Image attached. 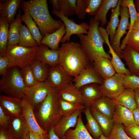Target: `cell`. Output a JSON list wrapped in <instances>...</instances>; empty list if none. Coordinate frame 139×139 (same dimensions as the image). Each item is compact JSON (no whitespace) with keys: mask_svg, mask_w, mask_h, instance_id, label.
<instances>
[{"mask_svg":"<svg viewBox=\"0 0 139 139\" xmlns=\"http://www.w3.org/2000/svg\"><path fill=\"white\" fill-rule=\"evenodd\" d=\"M52 12L59 18L63 22L66 28V32L62 39L60 42L63 44L69 42L71 36L73 34L77 35L85 34H87L89 25L84 22L77 24L72 19H69L65 16L60 11L53 10Z\"/></svg>","mask_w":139,"mask_h":139,"instance_id":"obj_8","label":"cell"},{"mask_svg":"<svg viewBox=\"0 0 139 139\" xmlns=\"http://www.w3.org/2000/svg\"><path fill=\"white\" fill-rule=\"evenodd\" d=\"M134 90L136 101L137 107L139 108V88L135 89Z\"/></svg>","mask_w":139,"mask_h":139,"instance_id":"obj_56","label":"cell"},{"mask_svg":"<svg viewBox=\"0 0 139 139\" xmlns=\"http://www.w3.org/2000/svg\"><path fill=\"white\" fill-rule=\"evenodd\" d=\"M86 11L90 15H95L100 7L103 0H84Z\"/></svg>","mask_w":139,"mask_h":139,"instance_id":"obj_44","label":"cell"},{"mask_svg":"<svg viewBox=\"0 0 139 139\" xmlns=\"http://www.w3.org/2000/svg\"><path fill=\"white\" fill-rule=\"evenodd\" d=\"M58 104L60 113L62 116L72 115L80 109H84L83 105L71 103L62 99L59 97Z\"/></svg>","mask_w":139,"mask_h":139,"instance_id":"obj_36","label":"cell"},{"mask_svg":"<svg viewBox=\"0 0 139 139\" xmlns=\"http://www.w3.org/2000/svg\"><path fill=\"white\" fill-rule=\"evenodd\" d=\"M127 135L132 139H139V127L136 125L124 127Z\"/></svg>","mask_w":139,"mask_h":139,"instance_id":"obj_48","label":"cell"},{"mask_svg":"<svg viewBox=\"0 0 139 139\" xmlns=\"http://www.w3.org/2000/svg\"><path fill=\"white\" fill-rule=\"evenodd\" d=\"M22 115L28 124L29 131L46 137L48 133L39 126L36 119L33 107L29 101L26 98L22 99Z\"/></svg>","mask_w":139,"mask_h":139,"instance_id":"obj_13","label":"cell"},{"mask_svg":"<svg viewBox=\"0 0 139 139\" xmlns=\"http://www.w3.org/2000/svg\"><path fill=\"white\" fill-rule=\"evenodd\" d=\"M132 112L135 124L139 127V108L137 107Z\"/></svg>","mask_w":139,"mask_h":139,"instance_id":"obj_51","label":"cell"},{"mask_svg":"<svg viewBox=\"0 0 139 139\" xmlns=\"http://www.w3.org/2000/svg\"><path fill=\"white\" fill-rule=\"evenodd\" d=\"M22 76L26 86H32L38 83L30 65H27L21 68Z\"/></svg>","mask_w":139,"mask_h":139,"instance_id":"obj_41","label":"cell"},{"mask_svg":"<svg viewBox=\"0 0 139 139\" xmlns=\"http://www.w3.org/2000/svg\"><path fill=\"white\" fill-rule=\"evenodd\" d=\"M91 112L95 118L103 134L108 136L114 125L112 118H109L90 107Z\"/></svg>","mask_w":139,"mask_h":139,"instance_id":"obj_32","label":"cell"},{"mask_svg":"<svg viewBox=\"0 0 139 139\" xmlns=\"http://www.w3.org/2000/svg\"><path fill=\"white\" fill-rule=\"evenodd\" d=\"M73 79L58 65L49 67L47 80L52 88L59 91L72 82Z\"/></svg>","mask_w":139,"mask_h":139,"instance_id":"obj_9","label":"cell"},{"mask_svg":"<svg viewBox=\"0 0 139 139\" xmlns=\"http://www.w3.org/2000/svg\"><path fill=\"white\" fill-rule=\"evenodd\" d=\"M121 54L122 58L126 62L131 75L139 76V53L126 45Z\"/></svg>","mask_w":139,"mask_h":139,"instance_id":"obj_20","label":"cell"},{"mask_svg":"<svg viewBox=\"0 0 139 139\" xmlns=\"http://www.w3.org/2000/svg\"><path fill=\"white\" fill-rule=\"evenodd\" d=\"M58 50L59 65L73 77L89 65L88 57L80 44L77 42L71 41L63 44Z\"/></svg>","mask_w":139,"mask_h":139,"instance_id":"obj_1","label":"cell"},{"mask_svg":"<svg viewBox=\"0 0 139 139\" xmlns=\"http://www.w3.org/2000/svg\"><path fill=\"white\" fill-rule=\"evenodd\" d=\"M75 14L80 19H83L87 13L84 0H77Z\"/></svg>","mask_w":139,"mask_h":139,"instance_id":"obj_46","label":"cell"},{"mask_svg":"<svg viewBox=\"0 0 139 139\" xmlns=\"http://www.w3.org/2000/svg\"><path fill=\"white\" fill-rule=\"evenodd\" d=\"M120 19L116 30L113 41L110 44L114 51L120 58H122L120 48L121 38L124 34H127L126 30H129L130 22L129 19L130 15L128 8L126 7L120 6Z\"/></svg>","mask_w":139,"mask_h":139,"instance_id":"obj_11","label":"cell"},{"mask_svg":"<svg viewBox=\"0 0 139 139\" xmlns=\"http://www.w3.org/2000/svg\"><path fill=\"white\" fill-rule=\"evenodd\" d=\"M21 16V11L19 9L15 19L10 24L7 47L19 44L20 30L22 22Z\"/></svg>","mask_w":139,"mask_h":139,"instance_id":"obj_29","label":"cell"},{"mask_svg":"<svg viewBox=\"0 0 139 139\" xmlns=\"http://www.w3.org/2000/svg\"><path fill=\"white\" fill-rule=\"evenodd\" d=\"M48 139H60L55 134L54 128L51 129L48 133Z\"/></svg>","mask_w":139,"mask_h":139,"instance_id":"obj_53","label":"cell"},{"mask_svg":"<svg viewBox=\"0 0 139 139\" xmlns=\"http://www.w3.org/2000/svg\"><path fill=\"white\" fill-rule=\"evenodd\" d=\"M13 66L9 60L5 57L0 56V75L5 74L10 68Z\"/></svg>","mask_w":139,"mask_h":139,"instance_id":"obj_47","label":"cell"},{"mask_svg":"<svg viewBox=\"0 0 139 139\" xmlns=\"http://www.w3.org/2000/svg\"><path fill=\"white\" fill-rule=\"evenodd\" d=\"M65 25L63 23L61 27L55 32L46 34L41 41L40 45H45L51 49L58 50L59 43L66 33Z\"/></svg>","mask_w":139,"mask_h":139,"instance_id":"obj_26","label":"cell"},{"mask_svg":"<svg viewBox=\"0 0 139 139\" xmlns=\"http://www.w3.org/2000/svg\"><path fill=\"white\" fill-rule=\"evenodd\" d=\"M22 99L4 95H0V106L5 114L11 117L22 115Z\"/></svg>","mask_w":139,"mask_h":139,"instance_id":"obj_14","label":"cell"},{"mask_svg":"<svg viewBox=\"0 0 139 139\" xmlns=\"http://www.w3.org/2000/svg\"><path fill=\"white\" fill-rule=\"evenodd\" d=\"M124 86L125 89L134 90L139 88V76L125 75L124 80Z\"/></svg>","mask_w":139,"mask_h":139,"instance_id":"obj_45","label":"cell"},{"mask_svg":"<svg viewBox=\"0 0 139 139\" xmlns=\"http://www.w3.org/2000/svg\"><path fill=\"white\" fill-rule=\"evenodd\" d=\"M84 109H80L73 114L62 116L57 124L54 127L55 134L60 139H63L66 131L72 128L75 127L79 117Z\"/></svg>","mask_w":139,"mask_h":139,"instance_id":"obj_15","label":"cell"},{"mask_svg":"<svg viewBox=\"0 0 139 139\" xmlns=\"http://www.w3.org/2000/svg\"><path fill=\"white\" fill-rule=\"evenodd\" d=\"M134 2L137 11L139 13V0H135Z\"/></svg>","mask_w":139,"mask_h":139,"instance_id":"obj_57","label":"cell"},{"mask_svg":"<svg viewBox=\"0 0 139 139\" xmlns=\"http://www.w3.org/2000/svg\"><path fill=\"white\" fill-rule=\"evenodd\" d=\"M120 5V6L127 7L129 10L130 20V27L128 32H129L132 30L134 24L137 18L138 13L133 0H121Z\"/></svg>","mask_w":139,"mask_h":139,"instance_id":"obj_42","label":"cell"},{"mask_svg":"<svg viewBox=\"0 0 139 139\" xmlns=\"http://www.w3.org/2000/svg\"><path fill=\"white\" fill-rule=\"evenodd\" d=\"M58 94L59 97L65 100L84 105L79 89L77 88L72 82L58 91Z\"/></svg>","mask_w":139,"mask_h":139,"instance_id":"obj_25","label":"cell"},{"mask_svg":"<svg viewBox=\"0 0 139 139\" xmlns=\"http://www.w3.org/2000/svg\"><path fill=\"white\" fill-rule=\"evenodd\" d=\"M18 45L25 47L38 46L37 42L25 25L22 24L20 28L19 41Z\"/></svg>","mask_w":139,"mask_h":139,"instance_id":"obj_39","label":"cell"},{"mask_svg":"<svg viewBox=\"0 0 139 139\" xmlns=\"http://www.w3.org/2000/svg\"><path fill=\"white\" fill-rule=\"evenodd\" d=\"M39 46L25 47L18 44L8 47L3 56L6 57L13 67L21 68L30 65L35 59Z\"/></svg>","mask_w":139,"mask_h":139,"instance_id":"obj_6","label":"cell"},{"mask_svg":"<svg viewBox=\"0 0 139 139\" xmlns=\"http://www.w3.org/2000/svg\"><path fill=\"white\" fill-rule=\"evenodd\" d=\"M99 139H110L108 136H107L103 134H101L99 138Z\"/></svg>","mask_w":139,"mask_h":139,"instance_id":"obj_58","label":"cell"},{"mask_svg":"<svg viewBox=\"0 0 139 139\" xmlns=\"http://www.w3.org/2000/svg\"><path fill=\"white\" fill-rule=\"evenodd\" d=\"M137 13V18L134 24L132 30H139V13Z\"/></svg>","mask_w":139,"mask_h":139,"instance_id":"obj_55","label":"cell"},{"mask_svg":"<svg viewBox=\"0 0 139 139\" xmlns=\"http://www.w3.org/2000/svg\"><path fill=\"white\" fill-rule=\"evenodd\" d=\"M29 139H48V135L43 137L38 134L29 131Z\"/></svg>","mask_w":139,"mask_h":139,"instance_id":"obj_52","label":"cell"},{"mask_svg":"<svg viewBox=\"0 0 139 139\" xmlns=\"http://www.w3.org/2000/svg\"><path fill=\"white\" fill-rule=\"evenodd\" d=\"M10 24L0 16V56H3L7 47Z\"/></svg>","mask_w":139,"mask_h":139,"instance_id":"obj_37","label":"cell"},{"mask_svg":"<svg viewBox=\"0 0 139 139\" xmlns=\"http://www.w3.org/2000/svg\"><path fill=\"white\" fill-rule=\"evenodd\" d=\"M63 139H94L86 129L82 117L80 115L77 124L74 129L70 128L66 132Z\"/></svg>","mask_w":139,"mask_h":139,"instance_id":"obj_27","label":"cell"},{"mask_svg":"<svg viewBox=\"0 0 139 139\" xmlns=\"http://www.w3.org/2000/svg\"><path fill=\"white\" fill-rule=\"evenodd\" d=\"M99 85L97 83H92L79 89L85 108H90L96 101L102 96Z\"/></svg>","mask_w":139,"mask_h":139,"instance_id":"obj_17","label":"cell"},{"mask_svg":"<svg viewBox=\"0 0 139 139\" xmlns=\"http://www.w3.org/2000/svg\"><path fill=\"white\" fill-rule=\"evenodd\" d=\"M112 119L114 124H122L125 127L136 125L132 111L121 105H116Z\"/></svg>","mask_w":139,"mask_h":139,"instance_id":"obj_24","label":"cell"},{"mask_svg":"<svg viewBox=\"0 0 139 139\" xmlns=\"http://www.w3.org/2000/svg\"><path fill=\"white\" fill-rule=\"evenodd\" d=\"M27 87L21 70L16 67L10 68L0 80V90L8 96L22 99L26 98L25 91Z\"/></svg>","mask_w":139,"mask_h":139,"instance_id":"obj_5","label":"cell"},{"mask_svg":"<svg viewBox=\"0 0 139 139\" xmlns=\"http://www.w3.org/2000/svg\"><path fill=\"white\" fill-rule=\"evenodd\" d=\"M116 106L114 99L102 96L96 101L90 107L112 119Z\"/></svg>","mask_w":139,"mask_h":139,"instance_id":"obj_23","label":"cell"},{"mask_svg":"<svg viewBox=\"0 0 139 139\" xmlns=\"http://www.w3.org/2000/svg\"><path fill=\"white\" fill-rule=\"evenodd\" d=\"M30 65L35 77L38 82L46 81L49 66L35 59Z\"/></svg>","mask_w":139,"mask_h":139,"instance_id":"obj_35","label":"cell"},{"mask_svg":"<svg viewBox=\"0 0 139 139\" xmlns=\"http://www.w3.org/2000/svg\"><path fill=\"white\" fill-rule=\"evenodd\" d=\"M59 10L68 17L75 14L77 0H58Z\"/></svg>","mask_w":139,"mask_h":139,"instance_id":"obj_40","label":"cell"},{"mask_svg":"<svg viewBox=\"0 0 139 139\" xmlns=\"http://www.w3.org/2000/svg\"><path fill=\"white\" fill-rule=\"evenodd\" d=\"M119 0H103L102 4L98 11L95 15L94 19L96 21L101 22V26L106 24L107 22V15L110 8H115Z\"/></svg>","mask_w":139,"mask_h":139,"instance_id":"obj_33","label":"cell"},{"mask_svg":"<svg viewBox=\"0 0 139 139\" xmlns=\"http://www.w3.org/2000/svg\"><path fill=\"white\" fill-rule=\"evenodd\" d=\"M124 127L122 124H114L108 137L110 139H132L125 133Z\"/></svg>","mask_w":139,"mask_h":139,"instance_id":"obj_43","label":"cell"},{"mask_svg":"<svg viewBox=\"0 0 139 139\" xmlns=\"http://www.w3.org/2000/svg\"><path fill=\"white\" fill-rule=\"evenodd\" d=\"M0 139H15L10 133L7 129L0 126Z\"/></svg>","mask_w":139,"mask_h":139,"instance_id":"obj_50","label":"cell"},{"mask_svg":"<svg viewBox=\"0 0 139 139\" xmlns=\"http://www.w3.org/2000/svg\"><path fill=\"white\" fill-rule=\"evenodd\" d=\"M20 7L27 12L36 22L43 37L46 34L56 31L63 23L61 20H56L51 16L47 0H22Z\"/></svg>","mask_w":139,"mask_h":139,"instance_id":"obj_2","label":"cell"},{"mask_svg":"<svg viewBox=\"0 0 139 139\" xmlns=\"http://www.w3.org/2000/svg\"><path fill=\"white\" fill-rule=\"evenodd\" d=\"M121 1L119 0L116 7L111 9L110 20L108 22L106 29L107 33L110 36L109 42L110 44L113 41L116 29L120 21L118 17L120 15V4Z\"/></svg>","mask_w":139,"mask_h":139,"instance_id":"obj_31","label":"cell"},{"mask_svg":"<svg viewBox=\"0 0 139 139\" xmlns=\"http://www.w3.org/2000/svg\"><path fill=\"white\" fill-rule=\"evenodd\" d=\"M23 139H29V130L27 132Z\"/></svg>","mask_w":139,"mask_h":139,"instance_id":"obj_59","label":"cell"},{"mask_svg":"<svg viewBox=\"0 0 139 139\" xmlns=\"http://www.w3.org/2000/svg\"><path fill=\"white\" fill-rule=\"evenodd\" d=\"M92 63L98 74L104 80L116 73L111 60L108 58L98 56L95 57Z\"/></svg>","mask_w":139,"mask_h":139,"instance_id":"obj_22","label":"cell"},{"mask_svg":"<svg viewBox=\"0 0 139 139\" xmlns=\"http://www.w3.org/2000/svg\"><path fill=\"white\" fill-rule=\"evenodd\" d=\"M125 74L116 73L104 80L99 88L102 96L115 99L124 91Z\"/></svg>","mask_w":139,"mask_h":139,"instance_id":"obj_7","label":"cell"},{"mask_svg":"<svg viewBox=\"0 0 139 139\" xmlns=\"http://www.w3.org/2000/svg\"><path fill=\"white\" fill-rule=\"evenodd\" d=\"M50 2L52 4L53 10L59 11V7L58 0H50Z\"/></svg>","mask_w":139,"mask_h":139,"instance_id":"obj_54","label":"cell"},{"mask_svg":"<svg viewBox=\"0 0 139 139\" xmlns=\"http://www.w3.org/2000/svg\"><path fill=\"white\" fill-rule=\"evenodd\" d=\"M7 129L15 139H23L29 130L28 124L22 115L12 117Z\"/></svg>","mask_w":139,"mask_h":139,"instance_id":"obj_18","label":"cell"},{"mask_svg":"<svg viewBox=\"0 0 139 139\" xmlns=\"http://www.w3.org/2000/svg\"><path fill=\"white\" fill-rule=\"evenodd\" d=\"M99 21L93 18L90 19L88 33L77 35L80 45L88 57L90 62L93 63L95 57L101 56L111 60V57L105 51L103 47L105 41L101 35L99 30Z\"/></svg>","mask_w":139,"mask_h":139,"instance_id":"obj_4","label":"cell"},{"mask_svg":"<svg viewBox=\"0 0 139 139\" xmlns=\"http://www.w3.org/2000/svg\"><path fill=\"white\" fill-rule=\"evenodd\" d=\"M52 88L47 80L38 82L31 87H27L25 94L33 109L43 101Z\"/></svg>","mask_w":139,"mask_h":139,"instance_id":"obj_10","label":"cell"},{"mask_svg":"<svg viewBox=\"0 0 139 139\" xmlns=\"http://www.w3.org/2000/svg\"><path fill=\"white\" fill-rule=\"evenodd\" d=\"M59 97L58 91L52 88L43 101L33 109L38 124L48 133L62 117L59 111Z\"/></svg>","mask_w":139,"mask_h":139,"instance_id":"obj_3","label":"cell"},{"mask_svg":"<svg viewBox=\"0 0 139 139\" xmlns=\"http://www.w3.org/2000/svg\"><path fill=\"white\" fill-rule=\"evenodd\" d=\"M35 59L50 67L59 65V54L58 50L48 48L47 46L41 44L36 53Z\"/></svg>","mask_w":139,"mask_h":139,"instance_id":"obj_19","label":"cell"},{"mask_svg":"<svg viewBox=\"0 0 139 139\" xmlns=\"http://www.w3.org/2000/svg\"><path fill=\"white\" fill-rule=\"evenodd\" d=\"M126 45L139 53V30H132L127 32L120 45V49L123 50Z\"/></svg>","mask_w":139,"mask_h":139,"instance_id":"obj_38","label":"cell"},{"mask_svg":"<svg viewBox=\"0 0 139 139\" xmlns=\"http://www.w3.org/2000/svg\"><path fill=\"white\" fill-rule=\"evenodd\" d=\"M103 80L93 65H89L77 76L74 77L73 82L75 86L79 89L84 85L91 83H96L100 85Z\"/></svg>","mask_w":139,"mask_h":139,"instance_id":"obj_12","label":"cell"},{"mask_svg":"<svg viewBox=\"0 0 139 139\" xmlns=\"http://www.w3.org/2000/svg\"><path fill=\"white\" fill-rule=\"evenodd\" d=\"M21 0H1L0 16L10 24L14 20Z\"/></svg>","mask_w":139,"mask_h":139,"instance_id":"obj_21","label":"cell"},{"mask_svg":"<svg viewBox=\"0 0 139 139\" xmlns=\"http://www.w3.org/2000/svg\"><path fill=\"white\" fill-rule=\"evenodd\" d=\"M100 34L104 39L105 43L108 46L109 49L108 53L111 55V62L116 73L124 74L131 75V74L125 66L121 58L112 49L109 40V35L106 32V29L102 27L99 28Z\"/></svg>","mask_w":139,"mask_h":139,"instance_id":"obj_16","label":"cell"},{"mask_svg":"<svg viewBox=\"0 0 139 139\" xmlns=\"http://www.w3.org/2000/svg\"><path fill=\"white\" fill-rule=\"evenodd\" d=\"M24 12V14L21 16L22 21L26 25L27 28L39 46L44 37L41 34L36 22L29 14L27 12Z\"/></svg>","mask_w":139,"mask_h":139,"instance_id":"obj_34","label":"cell"},{"mask_svg":"<svg viewBox=\"0 0 139 139\" xmlns=\"http://www.w3.org/2000/svg\"><path fill=\"white\" fill-rule=\"evenodd\" d=\"M114 100L116 105L123 106L132 111L137 107L134 89H125Z\"/></svg>","mask_w":139,"mask_h":139,"instance_id":"obj_28","label":"cell"},{"mask_svg":"<svg viewBox=\"0 0 139 139\" xmlns=\"http://www.w3.org/2000/svg\"><path fill=\"white\" fill-rule=\"evenodd\" d=\"M83 112L87 120L85 127L94 139H99L100 135L103 134L97 122L92 115L90 108H86Z\"/></svg>","mask_w":139,"mask_h":139,"instance_id":"obj_30","label":"cell"},{"mask_svg":"<svg viewBox=\"0 0 139 139\" xmlns=\"http://www.w3.org/2000/svg\"><path fill=\"white\" fill-rule=\"evenodd\" d=\"M11 117L7 115L0 106V126L7 129Z\"/></svg>","mask_w":139,"mask_h":139,"instance_id":"obj_49","label":"cell"}]
</instances>
